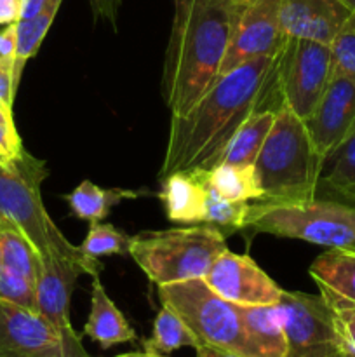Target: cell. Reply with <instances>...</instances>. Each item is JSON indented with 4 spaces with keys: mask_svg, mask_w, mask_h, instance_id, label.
Returning a JSON list of instances; mask_svg holds the SVG:
<instances>
[{
    "mask_svg": "<svg viewBox=\"0 0 355 357\" xmlns=\"http://www.w3.org/2000/svg\"><path fill=\"white\" fill-rule=\"evenodd\" d=\"M80 274H86L82 265L59 255L40 258L35 291L38 314L56 330L75 333L70 323V300Z\"/></svg>",
    "mask_w": 355,
    "mask_h": 357,
    "instance_id": "obj_14",
    "label": "cell"
},
{
    "mask_svg": "<svg viewBox=\"0 0 355 357\" xmlns=\"http://www.w3.org/2000/svg\"><path fill=\"white\" fill-rule=\"evenodd\" d=\"M347 357H348V356H347Z\"/></svg>",
    "mask_w": 355,
    "mask_h": 357,
    "instance_id": "obj_43",
    "label": "cell"
},
{
    "mask_svg": "<svg viewBox=\"0 0 355 357\" xmlns=\"http://www.w3.org/2000/svg\"><path fill=\"white\" fill-rule=\"evenodd\" d=\"M333 72L331 45L285 37L275 56V89L281 105L305 122L315 110Z\"/></svg>",
    "mask_w": 355,
    "mask_h": 357,
    "instance_id": "obj_8",
    "label": "cell"
},
{
    "mask_svg": "<svg viewBox=\"0 0 355 357\" xmlns=\"http://www.w3.org/2000/svg\"><path fill=\"white\" fill-rule=\"evenodd\" d=\"M49 0H23V13H21V20H28L33 17L47 6Z\"/></svg>",
    "mask_w": 355,
    "mask_h": 357,
    "instance_id": "obj_37",
    "label": "cell"
},
{
    "mask_svg": "<svg viewBox=\"0 0 355 357\" xmlns=\"http://www.w3.org/2000/svg\"><path fill=\"white\" fill-rule=\"evenodd\" d=\"M343 2H345V3H347V6H348V7H350V9H352V10H355V0H343Z\"/></svg>",
    "mask_w": 355,
    "mask_h": 357,
    "instance_id": "obj_41",
    "label": "cell"
},
{
    "mask_svg": "<svg viewBox=\"0 0 355 357\" xmlns=\"http://www.w3.org/2000/svg\"><path fill=\"white\" fill-rule=\"evenodd\" d=\"M143 345H145V351L166 356L183 347L197 349L200 344L190 331V328L173 310L162 305L153 321L152 338L143 342Z\"/></svg>",
    "mask_w": 355,
    "mask_h": 357,
    "instance_id": "obj_26",
    "label": "cell"
},
{
    "mask_svg": "<svg viewBox=\"0 0 355 357\" xmlns=\"http://www.w3.org/2000/svg\"><path fill=\"white\" fill-rule=\"evenodd\" d=\"M275 56L251 59L218 77L190 112L173 115L159 178L218 166L233 135L275 89Z\"/></svg>",
    "mask_w": 355,
    "mask_h": 357,
    "instance_id": "obj_1",
    "label": "cell"
},
{
    "mask_svg": "<svg viewBox=\"0 0 355 357\" xmlns=\"http://www.w3.org/2000/svg\"><path fill=\"white\" fill-rule=\"evenodd\" d=\"M0 264H2V248H0Z\"/></svg>",
    "mask_w": 355,
    "mask_h": 357,
    "instance_id": "obj_42",
    "label": "cell"
},
{
    "mask_svg": "<svg viewBox=\"0 0 355 357\" xmlns=\"http://www.w3.org/2000/svg\"><path fill=\"white\" fill-rule=\"evenodd\" d=\"M253 357H287L284 323L278 305H237Z\"/></svg>",
    "mask_w": 355,
    "mask_h": 357,
    "instance_id": "obj_17",
    "label": "cell"
},
{
    "mask_svg": "<svg viewBox=\"0 0 355 357\" xmlns=\"http://www.w3.org/2000/svg\"><path fill=\"white\" fill-rule=\"evenodd\" d=\"M0 302L38 314L35 282L0 264Z\"/></svg>",
    "mask_w": 355,
    "mask_h": 357,
    "instance_id": "obj_29",
    "label": "cell"
},
{
    "mask_svg": "<svg viewBox=\"0 0 355 357\" xmlns=\"http://www.w3.org/2000/svg\"><path fill=\"white\" fill-rule=\"evenodd\" d=\"M202 279L212 291L235 305H275L282 296L281 286L253 258L230 250L216 258Z\"/></svg>",
    "mask_w": 355,
    "mask_h": 357,
    "instance_id": "obj_12",
    "label": "cell"
},
{
    "mask_svg": "<svg viewBox=\"0 0 355 357\" xmlns=\"http://www.w3.org/2000/svg\"><path fill=\"white\" fill-rule=\"evenodd\" d=\"M324 157L317 152L305 122L281 105L254 162L260 201H306L317 197Z\"/></svg>",
    "mask_w": 355,
    "mask_h": 357,
    "instance_id": "obj_3",
    "label": "cell"
},
{
    "mask_svg": "<svg viewBox=\"0 0 355 357\" xmlns=\"http://www.w3.org/2000/svg\"><path fill=\"white\" fill-rule=\"evenodd\" d=\"M23 0H0V24H16L21 21Z\"/></svg>",
    "mask_w": 355,
    "mask_h": 357,
    "instance_id": "obj_34",
    "label": "cell"
},
{
    "mask_svg": "<svg viewBox=\"0 0 355 357\" xmlns=\"http://www.w3.org/2000/svg\"><path fill=\"white\" fill-rule=\"evenodd\" d=\"M93 13L96 17H103V20L110 21L111 24L117 23L118 7H120V0H89Z\"/></svg>",
    "mask_w": 355,
    "mask_h": 357,
    "instance_id": "obj_35",
    "label": "cell"
},
{
    "mask_svg": "<svg viewBox=\"0 0 355 357\" xmlns=\"http://www.w3.org/2000/svg\"><path fill=\"white\" fill-rule=\"evenodd\" d=\"M23 150L16 126H7L0 122V166H10Z\"/></svg>",
    "mask_w": 355,
    "mask_h": 357,
    "instance_id": "obj_32",
    "label": "cell"
},
{
    "mask_svg": "<svg viewBox=\"0 0 355 357\" xmlns=\"http://www.w3.org/2000/svg\"><path fill=\"white\" fill-rule=\"evenodd\" d=\"M47 176L44 160L23 150L10 166H0V213L21 227L40 258L59 255L82 265L90 278L100 275V260L87 258L79 246H73L56 227L42 202L40 185Z\"/></svg>",
    "mask_w": 355,
    "mask_h": 357,
    "instance_id": "obj_4",
    "label": "cell"
},
{
    "mask_svg": "<svg viewBox=\"0 0 355 357\" xmlns=\"http://www.w3.org/2000/svg\"><path fill=\"white\" fill-rule=\"evenodd\" d=\"M143 192L122 190V188H101L93 181L84 180L79 187L73 188L65 201L68 202L73 215L84 222L96 223L106 218L115 206L127 199H138Z\"/></svg>",
    "mask_w": 355,
    "mask_h": 357,
    "instance_id": "obj_22",
    "label": "cell"
},
{
    "mask_svg": "<svg viewBox=\"0 0 355 357\" xmlns=\"http://www.w3.org/2000/svg\"><path fill=\"white\" fill-rule=\"evenodd\" d=\"M350 14L343 0H281V28L285 37L329 45Z\"/></svg>",
    "mask_w": 355,
    "mask_h": 357,
    "instance_id": "obj_15",
    "label": "cell"
},
{
    "mask_svg": "<svg viewBox=\"0 0 355 357\" xmlns=\"http://www.w3.org/2000/svg\"><path fill=\"white\" fill-rule=\"evenodd\" d=\"M63 0H49L47 6L33 17L21 20L16 24V54H14V68H13V82L14 89L17 91L21 75L26 66V63L37 54L42 40L47 35Z\"/></svg>",
    "mask_w": 355,
    "mask_h": 357,
    "instance_id": "obj_23",
    "label": "cell"
},
{
    "mask_svg": "<svg viewBox=\"0 0 355 357\" xmlns=\"http://www.w3.org/2000/svg\"><path fill=\"white\" fill-rule=\"evenodd\" d=\"M16 24H7L0 31V59L14 61V54H16Z\"/></svg>",
    "mask_w": 355,
    "mask_h": 357,
    "instance_id": "obj_36",
    "label": "cell"
},
{
    "mask_svg": "<svg viewBox=\"0 0 355 357\" xmlns=\"http://www.w3.org/2000/svg\"><path fill=\"white\" fill-rule=\"evenodd\" d=\"M317 197L355 206V129L324 159Z\"/></svg>",
    "mask_w": 355,
    "mask_h": 357,
    "instance_id": "obj_20",
    "label": "cell"
},
{
    "mask_svg": "<svg viewBox=\"0 0 355 357\" xmlns=\"http://www.w3.org/2000/svg\"><path fill=\"white\" fill-rule=\"evenodd\" d=\"M284 40L281 0H230L228 47L218 77L251 59L275 56Z\"/></svg>",
    "mask_w": 355,
    "mask_h": 357,
    "instance_id": "obj_9",
    "label": "cell"
},
{
    "mask_svg": "<svg viewBox=\"0 0 355 357\" xmlns=\"http://www.w3.org/2000/svg\"><path fill=\"white\" fill-rule=\"evenodd\" d=\"M84 335L100 344L101 349H111L118 344H129L136 340L134 330L104 291L100 275L93 278L90 312L84 326Z\"/></svg>",
    "mask_w": 355,
    "mask_h": 357,
    "instance_id": "obj_19",
    "label": "cell"
},
{
    "mask_svg": "<svg viewBox=\"0 0 355 357\" xmlns=\"http://www.w3.org/2000/svg\"><path fill=\"white\" fill-rule=\"evenodd\" d=\"M287 357H347L334 328L333 310L322 296L285 291L278 300Z\"/></svg>",
    "mask_w": 355,
    "mask_h": 357,
    "instance_id": "obj_10",
    "label": "cell"
},
{
    "mask_svg": "<svg viewBox=\"0 0 355 357\" xmlns=\"http://www.w3.org/2000/svg\"><path fill=\"white\" fill-rule=\"evenodd\" d=\"M317 152L326 159L355 129V82L334 70L315 110L305 121Z\"/></svg>",
    "mask_w": 355,
    "mask_h": 357,
    "instance_id": "obj_13",
    "label": "cell"
},
{
    "mask_svg": "<svg viewBox=\"0 0 355 357\" xmlns=\"http://www.w3.org/2000/svg\"><path fill=\"white\" fill-rule=\"evenodd\" d=\"M13 68L14 61H10V59H0V110L10 119H14L13 103L14 96H16V89H14L13 82Z\"/></svg>",
    "mask_w": 355,
    "mask_h": 357,
    "instance_id": "obj_33",
    "label": "cell"
},
{
    "mask_svg": "<svg viewBox=\"0 0 355 357\" xmlns=\"http://www.w3.org/2000/svg\"><path fill=\"white\" fill-rule=\"evenodd\" d=\"M159 298L190 328L200 345L253 357L237 305L212 291L204 279L159 286Z\"/></svg>",
    "mask_w": 355,
    "mask_h": 357,
    "instance_id": "obj_7",
    "label": "cell"
},
{
    "mask_svg": "<svg viewBox=\"0 0 355 357\" xmlns=\"http://www.w3.org/2000/svg\"><path fill=\"white\" fill-rule=\"evenodd\" d=\"M129 246L131 237L115 229L111 223L96 222L90 223L89 232L79 248L87 258L97 260L108 255H129Z\"/></svg>",
    "mask_w": 355,
    "mask_h": 357,
    "instance_id": "obj_28",
    "label": "cell"
},
{
    "mask_svg": "<svg viewBox=\"0 0 355 357\" xmlns=\"http://www.w3.org/2000/svg\"><path fill=\"white\" fill-rule=\"evenodd\" d=\"M327 305L333 310L334 328L343 352L348 357H355V305L340 302H327Z\"/></svg>",
    "mask_w": 355,
    "mask_h": 357,
    "instance_id": "obj_31",
    "label": "cell"
},
{
    "mask_svg": "<svg viewBox=\"0 0 355 357\" xmlns=\"http://www.w3.org/2000/svg\"><path fill=\"white\" fill-rule=\"evenodd\" d=\"M228 250L212 225L141 232L131 237L129 255L157 286L202 279L216 258Z\"/></svg>",
    "mask_w": 355,
    "mask_h": 357,
    "instance_id": "obj_6",
    "label": "cell"
},
{
    "mask_svg": "<svg viewBox=\"0 0 355 357\" xmlns=\"http://www.w3.org/2000/svg\"><path fill=\"white\" fill-rule=\"evenodd\" d=\"M205 181V209L204 223L218 229L223 236H230L233 232L244 230L247 225V215H249V202L228 201L221 197L207 180V171L204 173Z\"/></svg>",
    "mask_w": 355,
    "mask_h": 357,
    "instance_id": "obj_27",
    "label": "cell"
},
{
    "mask_svg": "<svg viewBox=\"0 0 355 357\" xmlns=\"http://www.w3.org/2000/svg\"><path fill=\"white\" fill-rule=\"evenodd\" d=\"M246 229L329 250H348L355 248V206L319 197L256 201L249 208Z\"/></svg>",
    "mask_w": 355,
    "mask_h": 357,
    "instance_id": "obj_5",
    "label": "cell"
},
{
    "mask_svg": "<svg viewBox=\"0 0 355 357\" xmlns=\"http://www.w3.org/2000/svg\"><path fill=\"white\" fill-rule=\"evenodd\" d=\"M0 357L89 356L77 333H63L40 314L0 302Z\"/></svg>",
    "mask_w": 355,
    "mask_h": 357,
    "instance_id": "obj_11",
    "label": "cell"
},
{
    "mask_svg": "<svg viewBox=\"0 0 355 357\" xmlns=\"http://www.w3.org/2000/svg\"><path fill=\"white\" fill-rule=\"evenodd\" d=\"M329 45L334 70L355 82V10H352Z\"/></svg>",
    "mask_w": 355,
    "mask_h": 357,
    "instance_id": "obj_30",
    "label": "cell"
},
{
    "mask_svg": "<svg viewBox=\"0 0 355 357\" xmlns=\"http://www.w3.org/2000/svg\"><path fill=\"white\" fill-rule=\"evenodd\" d=\"M0 122H2V124H7V126H14V119L7 117L2 110H0Z\"/></svg>",
    "mask_w": 355,
    "mask_h": 357,
    "instance_id": "obj_40",
    "label": "cell"
},
{
    "mask_svg": "<svg viewBox=\"0 0 355 357\" xmlns=\"http://www.w3.org/2000/svg\"><path fill=\"white\" fill-rule=\"evenodd\" d=\"M207 180L211 187L228 201L249 202L263 199V192L258 185L256 173H254V166L219 164L214 169L207 171Z\"/></svg>",
    "mask_w": 355,
    "mask_h": 357,
    "instance_id": "obj_25",
    "label": "cell"
},
{
    "mask_svg": "<svg viewBox=\"0 0 355 357\" xmlns=\"http://www.w3.org/2000/svg\"><path fill=\"white\" fill-rule=\"evenodd\" d=\"M195 357H244L239 354H233V352L221 351V349L209 347V345H198L195 349Z\"/></svg>",
    "mask_w": 355,
    "mask_h": 357,
    "instance_id": "obj_38",
    "label": "cell"
},
{
    "mask_svg": "<svg viewBox=\"0 0 355 357\" xmlns=\"http://www.w3.org/2000/svg\"><path fill=\"white\" fill-rule=\"evenodd\" d=\"M205 171L173 173L160 178L162 201L169 222L174 223H204L205 209Z\"/></svg>",
    "mask_w": 355,
    "mask_h": 357,
    "instance_id": "obj_16",
    "label": "cell"
},
{
    "mask_svg": "<svg viewBox=\"0 0 355 357\" xmlns=\"http://www.w3.org/2000/svg\"><path fill=\"white\" fill-rule=\"evenodd\" d=\"M115 357H164V354H157V352H127V354H120V356H115Z\"/></svg>",
    "mask_w": 355,
    "mask_h": 357,
    "instance_id": "obj_39",
    "label": "cell"
},
{
    "mask_svg": "<svg viewBox=\"0 0 355 357\" xmlns=\"http://www.w3.org/2000/svg\"><path fill=\"white\" fill-rule=\"evenodd\" d=\"M278 108H263L258 110L244 122L239 131L233 135L232 142L226 146L219 164H235V166H254L275 122V114ZM218 164V166H219Z\"/></svg>",
    "mask_w": 355,
    "mask_h": 357,
    "instance_id": "obj_21",
    "label": "cell"
},
{
    "mask_svg": "<svg viewBox=\"0 0 355 357\" xmlns=\"http://www.w3.org/2000/svg\"><path fill=\"white\" fill-rule=\"evenodd\" d=\"M228 35L230 0H174L162 72V94L173 115L190 112L216 82Z\"/></svg>",
    "mask_w": 355,
    "mask_h": 357,
    "instance_id": "obj_2",
    "label": "cell"
},
{
    "mask_svg": "<svg viewBox=\"0 0 355 357\" xmlns=\"http://www.w3.org/2000/svg\"><path fill=\"white\" fill-rule=\"evenodd\" d=\"M0 248H2V265L24 275L31 282L37 281L40 255L21 227L2 213H0Z\"/></svg>",
    "mask_w": 355,
    "mask_h": 357,
    "instance_id": "obj_24",
    "label": "cell"
},
{
    "mask_svg": "<svg viewBox=\"0 0 355 357\" xmlns=\"http://www.w3.org/2000/svg\"><path fill=\"white\" fill-rule=\"evenodd\" d=\"M310 275L326 302L355 305V248L327 250L315 258Z\"/></svg>",
    "mask_w": 355,
    "mask_h": 357,
    "instance_id": "obj_18",
    "label": "cell"
}]
</instances>
